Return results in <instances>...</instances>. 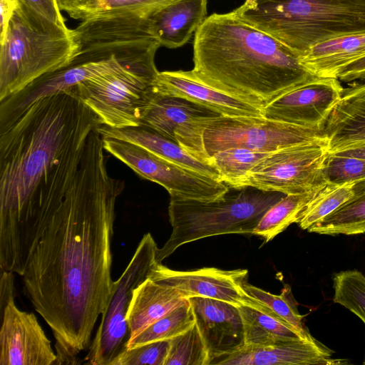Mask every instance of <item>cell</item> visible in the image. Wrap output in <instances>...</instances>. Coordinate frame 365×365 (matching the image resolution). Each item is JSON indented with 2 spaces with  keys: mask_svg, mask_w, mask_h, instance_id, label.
Wrapping results in <instances>:
<instances>
[{
  "mask_svg": "<svg viewBox=\"0 0 365 365\" xmlns=\"http://www.w3.org/2000/svg\"><path fill=\"white\" fill-rule=\"evenodd\" d=\"M104 150L96 126L63 200L36 220L25 246L24 292L53 334L56 364L81 363L113 292L115 209L125 182L108 174Z\"/></svg>",
  "mask_w": 365,
  "mask_h": 365,
  "instance_id": "cell-1",
  "label": "cell"
},
{
  "mask_svg": "<svg viewBox=\"0 0 365 365\" xmlns=\"http://www.w3.org/2000/svg\"><path fill=\"white\" fill-rule=\"evenodd\" d=\"M101 124L76 86L36 101L0 130V268L19 267L38 212L63 200Z\"/></svg>",
  "mask_w": 365,
  "mask_h": 365,
  "instance_id": "cell-2",
  "label": "cell"
},
{
  "mask_svg": "<svg viewBox=\"0 0 365 365\" xmlns=\"http://www.w3.org/2000/svg\"><path fill=\"white\" fill-rule=\"evenodd\" d=\"M193 63L197 79L262 110L317 78L291 49L233 11L205 19L195 33Z\"/></svg>",
  "mask_w": 365,
  "mask_h": 365,
  "instance_id": "cell-3",
  "label": "cell"
},
{
  "mask_svg": "<svg viewBox=\"0 0 365 365\" xmlns=\"http://www.w3.org/2000/svg\"><path fill=\"white\" fill-rule=\"evenodd\" d=\"M148 10L106 11L73 31L77 52L63 66L36 79L0 101V130L43 97L155 56L160 46L150 30Z\"/></svg>",
  "mask_w": 365,
  "mask_h": 365,
  "instance_id": "cell-4",
  "label": "cell"
},
{
  "mask_svg": "<svg viewBox=\"0 0 365 365\" xmlns=\"http://www.w3.org/2000/svg\"><path fill=\"white\" fill-rule=\"evenodd\" d=\"M232 11L299 58L322 41L365 33V2L359 0H245Z\"/></svg>",
  "mask_w": 365,
  "mask_h": 365,
  "instance_id": "cell-5",
  "label": "cell"
},
{
  "mask_svg": "<svg viewBox=\"0 0 365 365\" xmlns=\"http://www.w3.org/2000/svg\"><path fill=\"white\" fill-rule=\"evenodd\" d=\"M0 43V101L67 64L78 49L66 25L20 0Z\"/></svg>",
  "mask_w": 365,
  "mask_h": 365,
  "instance_id": "cell-6",
  "label": "cell"
},
{
  "mask_svg": "<svg viewBox=\"0 0 365 365\" xmlns=\"http://www.w3.org/2000/svg\"><path fill=\"white\" fill-rule=\"evenodd\" d=\"M286 195L252 186H230L220 197L202 201L170 197L168 215L173 230L157 262H161L184 244L226 235H253L259 222Z\"/></svg>",
  "mask_w": 365,
  "mask_h": 365,
  "instance_id": "cell-7",
  "label": "cell"
},
{
  "mask_svg": "<svg viewBox=\"0 0 365 365\" xmlns=\"http://www.w3.org/2000/svg\"><path fill=\"white\" fill-rule=\"evenodd\" d=\"M158 73L155 56H151L85 81L76 86V91L101 125L111 128L136 126Z\"/></svg>",
  "mask_w": 365,
  "mask_h": 365,
  "instance_id": "cell-8",
  "label": "cell"
},
{
  "mask_svg": "<svg viewBox=\"0 0 365 365\" xmlns=\"http://www.w3.org/2000/svg\"><path fill=\"white\" fill-rule=\"evenodd\" d=\"M158 249L151 234H145L125 269L114 282L110 299L101 316L98 328L84 359L85 364L110 365L114 359L127 349L130 338L127 314L133 291L159 263L156 259Z\"/></svg>",
  "mask_w": 365,
  "mask_h": 365,
  "instance_id": "cell-9",
  "label": "cell"
},
{
  "mask_svg": "<svg viewBox=\"0 0 365 365\" xmlns=\"http://www.w3.org/2000/svg\"><path fill=\"white\" fill-rule=\"evenodd\" d=\"M207 156L231 148L271 153L292 145L325 139L320 130L263 116H222L202 123ZM326 140V139H325Z\"/></svg>",
  "mask_w": 365,
  "mask_h": 365,
  "instance_id": "cell-10",
  "label": "cell"
},
{
  "mask_svg": "<svg viewBox=\"0 0 365 365\" xmlns=\"http://www.w3.org/2000/svg\"><path fill=\"white\" fill-rule=\"evenodd\" d=\"M328 154L325 139L272 152L235 186H252L285 195L314 190L327 182L323 168Z\"/></svg>",
  "mask_w": 365,
  "mask_h": 365,
  "instance_id": "cell-11",
  "label": "cell"
},
{
  "mask_svg": "<svg viewBox=\"0 0 365 365\" xmlns=\"http://www.w3.org/2000/svg\"><path fill=\"white\" fill-rule=\"evenodd\" d=\"M103 148L139 176L163 186L170 197L210 201L221 197L228 185L212 177L159 157L126 140L106 137Z\"/></svg>",
  "mask_w": 365,
  "mask_h": 365,
  "instance_id": "cell-12",
  "label": "cell"
},
{
  "mask_svg": "<svg viewBox=\"0 0 365 365\" xmlns=\"http://www.w3.org/2000/svg\"><path fill=\"white\" fill-rule=\"evenodd\" d=\"M13 272L1 270L0 365H53L57 355L35 314L15 304Z\"/></svg>",
  "mask_w": 365,
  "mask_h": 365,
  "instance_id": "cell-13",
  "label": "cell"
},
{
  "mask_svg": "<svg viewBox=\"0 0 365 365\" xmlns=\"http://www.w3.org/2000/svg\"><path fill=\"white\" fill-rule=\"evenodd\" d=\"M220 115L200 104L156 93L151 88L139 125L155 130L176 142L195 158L209 163L201 123L207 118Z\"/></svg>",
  "mask_w": 365,
  "mask_h": 365,
  "instance_id": "cell-14",
  "label": "cell"
},
{
  "mask_svg": "<svg viewBox=\"0 0 365 365\" xmlns=\"http://www.w3.org/2000/svg\"><path fill=\"white\" fill-rule=\"evenodd\" d=\"M343 88L337 78L317 77L269 103L262 116L322 130Z\"/></svg>",
  "mask_w": 365,
  "mask_h": 365,
  "instance_id": "cell-15",
  "label": "cell"
},
{
  "mask_svg": "<svg viewBox=\"0 0 365 365\" xmlns=\"http://www.w3.org/2000/svg\"><path fill=\"white\" fill-rule=\"evenodd\" d=\"M247 269L223 270L204 267L191 271L170 269L157 263L150 276L176 289L185 298L205 297L251 307L252 297L243 289Z\"/></svg>",
  "mask_w": 365,
  "mask_h": 365,
  "instance_id": "cell-16",
  "label": "cell"
},
{
  "mask_svg": "<svg viewBox=\"0 0 365 365\" xmlns=\"http://www.w3.org/2000/svg\"><path fill=\"white\" fill-rule=\"evenodd\" d=\"M195 324L209 354V365L245 346V333L239 308L229 302L190 297Z\"/></svg>",
  "mask_w": 365,
  "mask_h": 365,
  "instance_id": "cell-17",
  "label": "cell"
},
{
  "mask_svg": "<svg viewBox=\"0 0 365 365\" xmlns=\"http://www.w3.org/2000/svg\"><path fill=\"white\" fill-rule=\"evenodd\" d=\"M341 359L331 358V351L318 341L291 339L265 345H245L215 360L212 365H333Z\"/></svg>",
  "mask_w": 365,
  "mask_h": 365,
  "instance_id": "cell-18",
  "label": "cell"
},
{
  "mask_svg": "<svg viewBox=\"0 0 365 365\" xmlns=\"http://www.w3.org/2000/svg\"><path fill=\"white\" fill-rule=\"evenodd\" d=\"M152 89L163 95L185 98L222 116H262L261 108L201 82L191 71L159 72Z\"/></svg>",
  "mask_w": 365,
  "mask_h": 365,
  "instance_id": "cell-19",
  "label": "cell"
},
{
  "mask_svg": "<svg viewBox=\"0 0 365 365\" xmlns=\"http://www.w3.org/2000/svg\"><path fill=\"white\" fill-rule=\"evenodd\" d=\"M343 88L322 130L329 153L365 143V80Z\"/></svg>",
  "mask_w": 365,
  "mask_h": 365,
  "instance_id": "cell-20",
  "label": "cell"
},
{
  "mask_svg": "<svg viewBox=\"0 0 365 365\" xmlns=\"http://www.w3.org/2000/svg\"><path fill=\"white\" fill-rule=\"evenodd\" d=\"M207 0H172L148 14L151 33L160 46L186 43L205 20Z\"/></svg>",
  "mask_w": 365,
  "mask_h": 365,
  "instance_id": "cell-21",
  "label": "cell"
},
{
  "mask_svg": "<svg viewBox=\"0 0 365 365\" xmlns=\"http://www.w3.org/2000/svg\"><path fill=\"white\" fill-rule=\"evenodd\" d=\"M98 131L102 136L128 141L167 160L220 180L219 173L212 165L195 158L176 142L149 127L139 125L111 128L101 124Z\"/></svg>",
  "mask_w": 365,
  "mask_h": 365,
  "instance_id": "cell-22",
  "label": "cell"
},
{
  "mask_svg": "<svg viewBox=\"0 0 365 365\" xmlns=\"http://www.w3.org/2000/svg\"><path fill=\"white\" fill-rule=\"evenodd\" d=\"M187 301L188 299L185 298L176 289L149 275L133 291L127 314L130 331V339L135 337L165 314Z\"/></svg>",
  "mask_w": 365,
  "mask_h": 365,
  "instance_id": "cell-23",
  "label": "cell"
},
{
  "mask_svg": "<svg viewBox=\"0 0 365 365\" xmlns=\"http://www.w3.org/2000/svg\"><path fill=\"white\" fill-rule=\"evenodd\" d=\"M364 56L365 33H362L322 41L311 47L299 60L317 77L337 78L345 66Z\"/></svg>",
  "mask_w": 365,
  "mask_h": 365,
  "instance_id": "cell-24",
  "label": "cell"
},
{
  "mask_svg": "<svg viewBox=\"0 0 365 365\" xmlns=\"http://www.w3.org/2000/svg\"><path fill=\"white\" fill-rule=\"evenodd\" d=\"M354 197L307 230L320 235L365 233V179L354 182Z\"/></svg>",
  "mask_w": 365,
  "mask_h": 365,
  "instance_id": "cell-25",
  "label": "cell"
},
{
  "mask_svg": "<svg viewBox=\"0 0 365 365\" xmlns=\"http://www.w3.org/2000/svg\"><path fill=\"white\" fill-rule=\"evenodd\" d=\"M238 308L243 322L245 345H265L284 340L304 339L293 327L280 319L248 306Z\"/></svg>",
  "mask_w": 365,
  "mask_h": 365,
  "instance_id": "cell-26",
  "label": "cell"
},
{
  "mask_svg": "<svg viewBox=\"0 0 365 365\" xmlns=\"http://www.w3.org/2000/svg\"><path fill=\"white\" fill-rule=\"evenodd\" d=\"M323 186L304 193L286 195L267 211L254 230L253 235L268 242L291 224L297 223L304 207Z\"/></svg>",
  "mask_w": 365,
  "mask_h": 365,
  "instance_id": "cell-27",
  "label": "cell"
},
{
  "mask_svg": "<svg viewBox=\"0 0 365 365\" xmlns=\"http://www.w3.org/2000/svg\"><path fill=\"white\" fill-rule=\"evenodd\" d=\"M244 291L252 298L265 307V313L280 319L293 327L307 341H317L304 324L303 316L299 314L289 286L286 285L279 295L266 292L249 284L245 280L242 284Z\"/></svg>",
  "mask_w": 365,
  "mask_h": 365,
  "instance_id": "cell-28",
  "label": "cell"
},
{
  "mask_svg": "<svg viewBox=\"0 0 365 365\" xmlns=\"http://www.w3.org/2000/svg\"><path fill=\"white\" fill-rule=\"evenodd\" d=\"M195 323L193 309L188 299L130 339L127 349L152 341L170 339L189 329Z\"/></svg>",
  "mask_w": 365,
  "mask_h": 365,
  "instance_id": "cell-29",
  "label": "cell"
},
{
  "mask_svg": "<svg viewBox=\"0 0 365 365\" xmlns=\"http://www.w3.org/2000/svg\"><path fill=\"white\" fill-rule=\"evenodd\" d=\"M354 183V182H353ZM353 183L327 182L302 211L297 224L307 230L354 197Z\"/></svg>",
  "mask_w": 365,
  "mask_h": 365,
  "instance_id": "cell-30",
  "label": "cell"
},
{
  "mask_svg": "<svg viewBox=\"0 0 365 365\" xmlns=\"http://www.w3.org/2000/svg\"><path fill=\"white\" fill-rule=\"evenodd\" d=\"M269 153L243 148H231L214 153L209 158L208 162L217 170L222 182L235 186Z\"/></svg>",
  "mask_w": 365,
  "mask_h": 365,
  "instance_id": "cell-31",
  "label": "cell"
},
{
  "mask_svg": "<svg viewBox=\"0 0 365 365\" xmlns=\"http://www.w3.org/2000/svg\"><path fill=\"white\" fill-rule=\"evenodd\" d=\"M209 361L208 351L195 323L170 339L165 365H209Z\"/></svg>",
  "mask_w": 365,
  "mask_h": 365,
  "instance_id": "cell-32",
  "label": "cell"
},
{
  "mask_svg": "<svg viewBox=\"0 0 365 365\" xmlns=\"http://www.w3.org/2000/svg\"><path fill=\"white\" fill-rule=\"evenodd\" d=\"M333 288L334 302L350 310L365 324V276L356 269L336 273Z\"/></svg>",
  "mask_w": 365,
  "mask_h": 365,
  "instance_id": "cell-33",
  "label": "cell"
},
{
  "mask_svg": "<svg viewBox=\"0 0 365 365\" xmlns=\"http://www.w3.org/2000/svg\"><path fill=\"white\" fill-rule=\"evenodd\" d=\"M323 174L328 182L353 183L365 179V159L329 153Z\"/></svg>",
  "mask_w": 365,
  "mask_h": 365,
  "instance_id": "cell-34",
  "label": "cell"
},
{
  "mask_svg": "<svg viewBox=\"0 0 365 365\" xmlns=\"http://www.w3.org/2000/svg\"><path fill=\"white\" fill-rule=\"evenodd\" d=\"M170 346V339H165L125 349L110 365H165Z\"/></svg>",
  "mask_w": 365,
  "mask_h": 365,
  "instance_id": "cell-35",
  "label": "cell"
},
{
  "mask_svg": "<svg viewBox=\"0 0 365 365\" xmlns=\"http://www.w3.org/2000/svg\"><path fill=\"white\" fill-rule=\"evenodd\" d=\"M97 15L106 11L156 9L172 0H98ZM94 15V16H95Z\"/></svg>",
  "mask_w": 365,
  "mask_h": 365,
  "instance_id": "cell-36",
  "label": "cell"
},
{
  "mask_svg": "<svg viewBox=\"0 0 365 365\" xmlns=\"http://www.w3.org/2000/svg\"><path fill=\"white\" fill-rule=\"evenodd\" d=\"M60 11L74 19L82 21L94 16L98 11V0H56Z\"/></svg>",
  "mask_w": 365,
  "mask_h": 365,
  "instance_id": "cell-37",
  "label": "cell"
},
{
  "mask_svg": "<svg viewBox=\"0 0 365 365\" xmlns=\"http://www.w3.org/2000/svg\"><path fill=\"white\" fill-rule=\"evenodd\" d=\"M33 8L34 10L52 20L53 21L66 25L65 19L58 9L56 0H20Z\"/></svg>",
  "mask_w": 365,
  "mask_h": 365,
  "instance_id": "cell-38",
  "label": "cell"
},
{
  "mask_svg": "<svg viewBox=\"0 0 365 365\" xmlns=\"http://www.w3.org/2000/svg\"><path fill=\"white\" fill-rule=\"evenodd\" d=\"M337 78L346 83L365 80V56L345 66Z\"/></svg>",
  "mask_w": 365,
  "mask_h": 365,
  "instance_id": "cell-39",
  "label": "cell"
},
{
  "mask_svg": "<svg viewBox=\"0 0 365 365\" xmlns=\"http://www.w3.org/2000/svg\"><path fill=\"white\" fill-rule=\"evenodd\" d=\"M16 5L17 0H0V40L4 36Z\"/></svg>",
  "mask_w": 365,
  "mask_h": 365,
  "instance_id": "cell-40",
  "label": "cell"
},
{
  "mask_svg": "<svg viewBox=\"0 0 365 365\" xmlns=\"http://www.w3.org/2000/svg\"><path fill=\"white\" fill-rule=\"evenodd\" d=\"M339 155H344V156H351L356 157L365 159V143L354 145L351 147L346 148L342 150L335 152V153H329Z\"/></svg>",
  "mask_w": 365,
  "mask_h": 365,
  "instance_id": "cell-41",
  "label": "cell"
},
{
  "mask_svg": "<svg viewBox=\"0 0 365 365\" xmlns=\"http://www.w3.org/2000/svg\"><path fill=\"white\" fill-rule=\"evenodd\" d=\"M359 1H364V2H365V0H359Z\"/></svg>",
  "mask_w": 365,
  "mask_h": 365,
  "instance_id": "cell-42",
  "label": "cell"
},
{
  "mask_svg": "<svg viewBox=\"0 0 365 365\" xmlns=\"http://www.w3.org/2000/svg\"><path fill=\"white\" fill-rule=\"evenodd\" d=\"M364 364H365V361L364 362Z\"/></svg>",
  "mask_w": 365,
  "mask_h": 365,
  "instance_id": "cell-43",
  "label": "cell"
}]
</instances>
